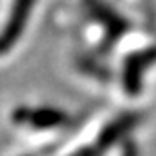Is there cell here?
<instances>
[{"label":"cell","mask_w":156,"mask_h":156,"mask_svg":"<svg viewBox=\"0 0 156 156\" xmlns=\"http://www.w3.org/2000/svg\"><path fill=\"white\" fill-rule=\"evenodd\" d=\"M141 113L136 109L117 111L81 126L70 136L55 156H113L122 145L133 139L141 124Z\"/></svg>","instance_id":"cell-1"},{"label":"cell","mask_w":156,"mask_h":156,"mask_svg":"<svg viewBox=\"0 0 156 156\" xmlns=\"http://www.w3.org/2000/svg\"><path fill=\"white\" fill-rule=\"evenodd\" d=\"M117 64L113 66V85L122 98H139L156 72V38L136 28L113 51Z\"/></svg>","instance_id":"cell-2"},{"label":"cell","mask_w":156,"mask_h":156,"mask_svg":"<svg viewBox=\"0 0 156 156\" xmlns=\"http://www.w3.org/2000/svg\"><path fill=\"white\" fill-rule=\"evenodd\" d=\"M6 120L17 136L36 143L62 141L77 128V120L68 109L38 102L15 104L8 111Z\"/></svg>","instance_id":"cell-3"},{"label":"cell","mask_w":156,"mask_h":156,"mask_svg":"<svg viewBox=\"0 0 156 156\" xmlns=\"http://www.w3.org/2000/svg\"><path fill=\"white\" fill-rule=\"evenodd\" d=\"M40 0H4L0 4V60L12 57L34 21Z\"/></svg>","instance_id":"cell-4"},{"label":"cell","mask_w":156,"mask_h":156,"mask_svg":"<svg viewBox=\"0 0 156 156\" xmlns=\"http://www.w3.org/2000/svg\"><path fill=\"white\" fill-rule=\"evenodd\" d=\"M117 156H141L139 154V147L136 145V139H130L128 143L122 145V147L117 151Z\"/></svg>","instance_id":"cell-5"},{"label":"cell","mask_w":156,"mask_h":156,"mask_svg":"<svg viewBox=\"0 0 156 156\" xmlns=\"http://www.w3.org/2000/svg\"><path fill=\"white\" fill-rule=\"evenodd\" d=\"M4 156H40V154H36L34 151H13V152L4 154Z\"/></svg>","instance_id":"cell-6"}]
</instances>
